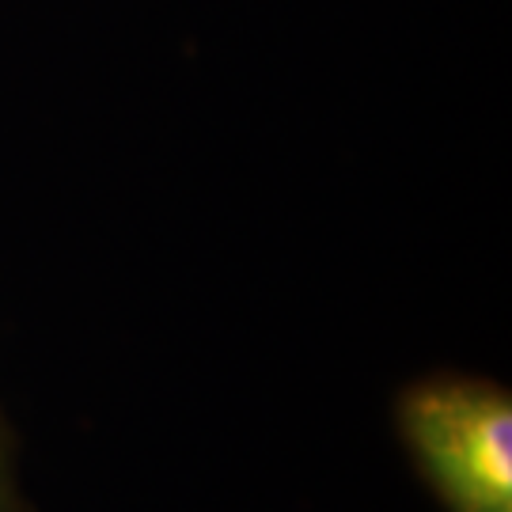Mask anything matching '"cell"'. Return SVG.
<instances>
[{
	"label": "cell",
	"mask_w": 512,
	"mask_h": 512,
	"mask_svg": "<svg viewBox=\"0 0 512 512\" xmlns=\"http://www.w3.org/2000/svg\"><path fill=\"white\" fill-rule=\"evenodd\" d=\"M395 433L444 512H512V395L505 384L433 372L395 395Z\"/></svg>",
	"instance_id": "1"
},
{
	"label": "cell",
	"mask_w": 512,
	"mask_h": 512,
	"mask_svg": "<svg viewBox=\"0 0 512 512\" xmlns=\"http://www.w3.org/2000/svg\"><path fill=\"white\" fill-rule=\"evenodd\" d=\"M0 512H31L19 490V467H16V437L8 421L0 414Z\"/></svg>",
	"instance_id": "2"
}]
</instances>
